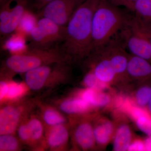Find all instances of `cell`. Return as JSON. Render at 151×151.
<instances>
[{"mask_svg": "<svg viewBox=\"0 0 151 151\" xmlns=\"http://www.w3.org/2000/svg\"><path fill=\"white\" fill-rule=\"evenodd\" d=\"M100 0H84L76 9L59 45L70 62L89 57L92 52V22Z\"/></svg>", "mask_w": 151, "mask_h": 151, "instance_id": "1", "label": "cell"}, {"mask_svg": "<svg viewBox=\"0 0 151 151\" xmlns=\"http://www.w3.org/2000/svg\"><path fill=\"white\" fill-rule=\"evenodd\" d=\"M129 16L120 7L105 0H100L92 19V52L102 48L116 37Z\"/></svg>", "mask_w": 151, "mask_h": 151, "instance_id": "2", "label": "cell"}, {"mask_svg": "<svg viewBox=\"0 0 151 151\" xmlns=\"http://www.w3.org/2000/svg\"><path fill=\"white\" fill-rule=\"evenodd\" d=\"M68 61L69 60L59 46L42 49L30 47L20 54L12 55L3 63L2 73L5 75L25 73L42 65Z\"/></svg>", "mask_w": 151, "mask_h": 151, "instance_id": "3", "label": "cell"}, {"mask_svg": "<svg viewBox=\"0 0 151 151\" xmlns=\"http://www.w3.org/2000/svg\"><path fill=\"white\" fill-rule=\"evenodd\" d=\"M129 14L127 22L118 35L130 54L142 58L151 63L150 40L137 17Z\"/></svg>", "mask_w": 151, "mask_h": 151, "instance_id": "4", "label": "cell"}, {"mask_svg": "<svg viewBox=\"0 0 151 151\" xmlns=\"http://www.w3.org/2000/svg\"><path fill=\"white\" fill-rule=\"evenodd\" d=\"M70 63L67 61L42 65L25 73V81L29 89L38 91L49 83L63 81L70 74Z\"/></svg>", "mask_w": 151, "mask_h": 151, "instance_id": "5", "label": "cell"}, {"mask_svg": "<svg viewBox=\"0 0 151 151\" xmlns=\"http://www.w3.org/2000/svg\"><path fill=\"white\" fill-rule=\"evenodd\" d=\"M81 3L79 0H52L36 14L38 18H46L60 26L66 27Z\"/></svg>", "mask_w": 151, "mask_h": 151, "instance_id": "6", "label": "cell"}, {"mask_svg": "<svg viewBox=\"0 0 151 151\" xmlns=\"http://www.w3.org/2000/svg\"><path fill=\"white\" fill-rule=\"evenodd\" d=\"M27 8L24 0H16L15 5L5 20L0 23L1 41L3 44L9 36L16 31L19 23Z\"/></svg>", "mask_w": 151, "mask_h": 151, "instance_id": "7", "label": "cell"}, {"mask_svg": "<svg viewBox=\"0 0 151 151\" xmlns=\"http://www.w3.org/2000/svg\"><path fill=\"white\" fill-rule=\"evenodd\" d=\"M38 26L41 30L50 47L59 46L65 37L66 27H62L46 18H39Z\"/></svg>", "mask_w": 151, "mask_h": 151, "instance_id": "8", "label": "cell"}, {"mask_svg": "<svg viewBox=\"0 0 151 151\" xmlns=\"http://www.w3.org/2000/svg\"><path fill=\"white\" fill-rule=\"evenodd\" d=\"M127 73L128 77L142 81L151 79V63L129 53Z\"/></svg>", "mask_w": 151, "mask_h": 151, "instance_id": "9", "label": "cell"}, {"mask_svg": "<svg viewBox=\"0 0 151 151\" xmlns=\"http://www.w3.org/2000/svg\"><path fill=\"white\" fill-rule=\"evenodd\" d=\"M21 111L14 106L8 105L0 111V134H12L18 127Z\"/></svg>", "mask_w": 151, "mask_h": 151, "instance_id": "10", "label": "cell"}, {"mask_svg": "<svg viewBox=\"0 0 151 151\" xmlns=\"http://www.w3.org/2000/svg\"><path fill=\"white\" fill-rule=\"evenodd\" d=\"M74 138L76 143L83 150L92 148L96 142L93 127L86 122L80 124L76 128Z\"/></svg>", "mask_w": 151, "mask_h": 151, "instance_id": "11", "label": "cell"}, {"mask_svg": "<svg viewBox=\"0 0 151 151\" xmlns=\"http://www.w3.org/2000/svg\"><path fill=\"white\" fill-rule=\"evenodd\" d=\"M69 134L63 124L52 126L47 136V142L52 149L59 148L67 142Z\"/></svg>", "mask_w": 151, "mask_h": 151, "instance_id": "12", "label": "cell"}, {"mask_svg": "<svg viewBox=\"0 0 151 151\" xmlns=\"http://www.w3.org/2000/svg\"><path fill=\"white\" fill-rule=\"evenodd\" d=\"M3 48L12 55L21 54L28 49L26 44V37L18 32L14 33L9 37L2 44Z\"/></svg>", "mask_w": 151, "mask_h": 151, "instance_id": "13", "label": "cell"}, {"mask_svg": "<svg viewBox=\"0 0 151 151\" xmlns=\"http://www.w3.org/2000/svg\"><path fill=\"white\" fill-rule=\"evenodd\" d=\"M132 137V132L129 127L127 124L121 125L117 129L113 140V150H128L131 144Z\"/></svg>", "mask_w": 151, "mask_h": 151, "instance_id": "14", "label": "cell"}, {"mask_svg": "<svg viewBox=\"0 0 151 151\" xmlns=\"http://www.w3.org/2000/svg\"><path fill=\"white\" fill-rule=\"evenodd\" d=\"M128 10L144 24L151 27V0H138Z\"/></svg>", "mask_w": 151, "mask_h": 151, "instance_id": "15", "label": "cell"}, {"mask_svg": "<svg viewBox=\"0 0 151 151\" xmlns=\"http://www.w3.org/2000/svg\"><path fill=\"white\" fill-rule=\"evenodd\" d=\"M81 98L90 106L102 108L110 103V96L102 91L88 88L82 93Z\"/></svg>", "mask_w": 151, "mask_h": 151, "instance_id": "16", "label": "cell"}, {"mask_svg": "<svg viewBox=\"0 0 151 151\" xmlns=\"http://www.w3.org/2000/svg\"><path fill=\"white\" fill-rule=\"evenodd\" d=\"M93 129L96 142L104 145L110 140L113 133L114 126L110 121L105 120L97 124Z\"/></svg>", "mask_w": 151, "mask_h": 151, "instance_id": "17", "label": "cell"}, {"mask_svg": "<svg viewBox=\"0 0 151 151\" xmlns=\"http://www.w3.org/2000/svg\"><path fill=\"white\" fill-rule=\"evenodd\" d=\"M90 107L81 97L65 100L60 105L61 111L68 114L84 113L88 111Z\"/></svg>", "mask_w": 151, "mask_h": 151, "instance_id": "18", "label": "cell"}, {"mask_svg": "<svg viewBox=\"0 0 151 151\" xmlns=\"http://www.w3.org/2000/svg\"><path fill=\"white\" fill-rule=\"evenodd\" d=\"M38 19V17L36 14L29 10H27L16 31L22 34L26 37H29L32 31L36 25Z\"/></svg>", "mask_w": 151, "mask_h": 151, "instance_id": "19", "label": "cell"}, {"mask_svg": "<svg viewBox=\"0 0 151 151\" xmlns=\"http://www.w3.org/2000/svg\"><path fill=\"white\" fill-rule=\"evenodd\" d=\"M142 86L135 94V100L139 107H147L151 98V79L142 81Z\"/></svg>", "mask_w": 151, "mask_h": 151, "instance_id": "20", "label": "cell"}, {"mask_svg": "<svg viewBox=\"0 0 151 151\" xmlns=\"http://www.w3.org/2000/svg\"><path fill=\"white\" fill-rule=\"evenodd\" d=\"M31 142L38 141L42 137L43 129L42 124L39 119L33 118L27 122Z\"/></svg>", "mask_w": 151, "mask_h": 151, "instance_id": "21", "label": "cell"}, {"mask_svg": "<svg viewBox=\"0 0 151 151\" xmlns=\"http://www.w3.org/2000/svg\"><path fill=\"white\" fill-rule=\"evenodd\" d=\"M83 83L88 88L103 91L107 87L108 83L100 80L92 70L86 73L83 79Z\"/></svg>", "mask_w": 151, "mask_h": 151, "instance_id": "22", "label": "cell"}, {"mask_svg": "<svg viewBox=\"0 0 151 151\" xmlns=\"http://www.w3.org/2000/svg\"><path fill=\"white\" fill-rule=\"evenodd\" d=\"M43 119L47 124L54 126L63 124L65 122V118L54 109H47L43 113Z\"/></svg>", "mask_w": 151, "mask_h": 151, "instance_id": "23", "label": "cell"}, {"mask_svg": "<svg viewBox=\"0 0 151 151\" xmlns=\"http://www.w3.org/2000/svg\"><path fill=\"white\" fill-rule=\"evenodd\" d=\"M18 141L11 134L1 135L0 151H14L19 150Z\"/></svg>", "mask_w": 151, "mask_h": 151, "instance_id": "24", "label": "cell"}, {"mask_svg": "<svg viewBox=\"0 0 151 151\" xmlns=\"http://www.w3.org/2000/svg\"><path fill=\"white\" fill-rule=\"evenodd\" d=\"M9 89L5 98L8 100H14L21 97L26 92L25 84L17 82L9 84Z\"/></svg>", "mask_w": 151, "mask_h": 151, "instance_id": "25", "label": "cell"}, {"mask_svg": "<svg viewBox=\"0 0 151 151\" xmlns=\"http://www.w3.org/2000/svg\"><path fill=\"white\" fill-rule=\"evenodd\" d=\"M137 127L141 131L151 137V114L147 113L136 119Z\"/></svg>", "mask_w": 151, "mask_h": 151, "instance_id": "26", "label": "cell"}, {"mask_svg": "<svg viewBox=\"0 0 151 151\" xmlns=\"http://www.w3.org/2000/svg\"><path fill=\"white\" fill-rule=\"evenodd\" d=\"M26 3L27 8L36 14L44 6L52 0H24Z\"/></svg>", "mask_w": 151, "mask_h": 151, "instance_id": "27", "label": "cell"}, {"mask_svg": "<svg viewBox=\"0 0 151 151\" xmlns=\"http://www.w3.org/2000/svg\"><path fill=\"white\" fill-rule=\"evenodd\" d=\"M18 134L19 137L23 142L25 143L31 142L27 122L22 124L19 127L18 130Z\"/></svg>", "mask_w": 151, "mask_h": 151, "instance_id": "28", "label": "cell"}, {"mask_svg": "<svg viewBox=\"0 0 151 151\" xmlns=\"http://www.w3.org/2000/svg\"><path fill=\"white\" fill-rule=\"evenodd\" d=\"M116 6L124 7L128 9L132 5L138 0H105Z\"/></svg>", "mask_w": 151, "mask_h": 151, "instance_id": "29", "label": "cell"}, {"mask_svg": "<svg viewBox=\"0 0 151 151\" xmlns=\"http://www.w3.org/2000/svg\"><path fill=\"white\" fill-rule=\"evenodd\" d=\"M146 150L145 142L140 140H136L131 143L128 151H145Z\"/></svg>", "mask_w": 151, "mask_h": 151, "instance_id": "30", "label": "cell"}, {"mask_svg": "<svg viewBox=\"0 0 151 151\" xmlns=\"http://www.w3.org/2000/svg\"><path fill=\"white\" fill-rule=\"evenodd\" d=\"M9 89V84L5 81H2L0 82V99L2 100L5 98Z\"/></svg>", "mask_w": 151, "mask_h": 151, "instance_id": "31", "label": "cell"}, {"mask_svg": "<svg viewBox=\"0 0 151 151\" xmlns=\"http://www.w3.org/2000/svg\"><path fill=\"white\" fill-rule=\"evenodd\" d=\"M139 19L140 22L142 27H143V29H144V31H145V32L146 34L147 35L148 37L149 40H150V42L151 45V27H150L147 26L144 24Z\"/></svg>", "mask_w": 151, "mask_h": 151, "instance_id": "32", "label": "cell"}, {"mask_svg": "<svg viewBox=\"0 0 151 151\" xmlns=\"http://www.w3.org/2000/svg\"><path fill=\"white\" fill-rule=\"evenodd\" d=\"M147 111L151 114V98L149 102L148 105L147 106Z\"/></svg>", "mask_w": 151, "mask_h": 151, "instance_id": "33", "label": "cell"}, {"mask_svg": "<svg viewBox=\"0 0 151 151\" xmlns=\"http://www.w3.org/2000/svg\"><path fill=\"white\" fill-rule=\"evenodd\" d=\"M79 1H80V2H82L83 1H84V0H79Z\"/></svg>", "mask_w": 151, "mask_h": 151, "instance_id": "34", "label": "cell"}]
</instances>
